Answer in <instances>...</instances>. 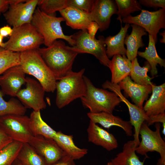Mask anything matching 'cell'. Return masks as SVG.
<instances>
[{
	"label": "cell",
	"instance_id": "1",
	"mask_svg": "<svg viewBox=\"0 0 165 165\" xmlns=\"http://www.w3.org/2000/svg\"><path fill=\"white\" fill-rule=\"evenodd\" d=\"M57 81L72 71L78 50L66 45L61 40H56L50 46L37 49Z\"/></svg>",
	"mask_w": 165,
	"mask_h": 165
},
{
	"label": "cell",
	"instance_id": "2",
	"mask_svg": "<svg viewBox=\"0 0 165 165\" xmlns=\"http://www.w3.org/2000/svg\"><path fill=\"white\" fill-rule=\"evenodd\" d=\"M20 65L26 74L36 79L46 92H54L57 81L38 50L20 53Z\"/></svg>",
	"mask_w": 165,
	"mask_h": 165
},
{
	"label": "cell",
	"instance_id": "3",
	"mask_svg": "<svg viewBox=\"0 0 165 165\" xmlns=\"http://www.w3.org/2000/svg\"><path fill=\"white\" fill-rule=\"evenodd\" d=\"M85 71L84 68L78 72L72 71L57 81L55 103L58 108H62L85 95L86 87L83 75Z\"/></svg>",
	"mask_w": 165,
	"mask_h": 165
},
{
	"label": "cell",
	"instance_id": "4",
	"mask_svg": "<svg viewBox=\"0 0 165 165\" xmlns=\"http://www.w3.org/2000/svg\"><path fill=\"white\" fill-rule=\"evenodd\" d=\"M64 21V19L62 17L48 15L37 7L31 23L43 37L46 46H50L58 39L64 40L73 46L75 42L72 35H66L63 31L61 23Z\"/></svg>",
	"mask_w": 165,
	"mask_h": 165
},
{
	"label": "cell",
	"instance_id": "5",
	"mask_svg": "<svg viewBox=\"0 0 165 165\" xmlns=\"http://www.w3.org/2000/svg\"><path fill=\"white\" fill-rule=\"evenodd\" d=\"M86 87L85 96L80 98L82 105L90 110V112H105L112 114L116 107L121 102L114 92L97 88L91 80L84 76Z\"/></svg>",
	"mask_w": 165,
	"mask_h": 165
},
{
	"label": "cell",
	"instance_id": "6",
	"mask_svg": "<svg viewBox=\"0 0 165 165\" xmlns=\"http://www.w3.org/2000/svg\"><path fill=\"white\" fill-rule=\"evenodd\" d=\"M9 39L3 43L2 48L15 52L21 53L37 50L44 43L43 37L31 23L13 28Z\"/></svg>",
	"mask_w": 165,
	"mask_h": 165
},
{
	"label": "cell",
	"instance_id": "7",
	"mask_svg": "<svg viewBox=\"0 0 165 165\" xmlns=\"http://www.w3.org/2000/svg\"><path fill=\"white\" fill-rule=\"evenodd\" d=\"M155 127L156 130L153 131L146 123H142L139 133L141 140L136 148V152L147 158L148 152H157L160 156L157 165H165V142L161 135L160 123H156Z\"/></svg>",
	"mask_w": 165,
	"mask_h": 165
},
{
	"label": "cell",
	"instance_id": "8",
	"mask_svg": "<svg viewBox=\"0 0 165 165\" xmlns=\"http://www.w3.org/2000/svg\"><path fill=\"white\" fill-rule=\"evenodd\" d=\"M75 42L74 47L79 53H87L94 56L104 65L109 68L111 60L106 53L105 38L99 36L98 39L91 37L87 30H82L72 35Z\"/></svg>",
	"mask_w": 165,
	"mask_h": 165
},
{
	"label": "cell",
	"instance_id": "9",
	"mask_svg": "<svg viewBox=\"0 0 165 165\" xmlns=\"http://www.w3.org/2000/svg\"><path fill=\"white\" fill-rule=\"evenodd\" d=\"M0 126L13 141L29 143L34 136L29 117L25 115L10 114L1 117Z\"/></svg>",
	"mask_w": 165,
	"mask_h": 165
},
{
	"label": "cell",
	"instance_id": "10",
	"mask_svg": "<svg viewBox=\"0 0 165 165\" xmlns=\"http://www.w3.org/2000/svg\"><path fill=\"white\" fill-rule=\"evenodd\" d=\"M140 14L135 16L131 15L123 18L122 22L134 24L144 28L151 35L156 44L157 34L162 28H165V9L154 11L142 9Z\"/></svg>",
	"mask_w": 165,
	"mask_h": 165
},
{
	"label": "cell",
	"instance_id": "11",
	"mask_svg": "<svg viewBox=\"0 0 165 165\" xmlns=\"http://www.w3.org/2000/svg\"><path fill=\"white\" fill-rule=\"evenodd\" d=\"M26 88L20 89L16 97L26 108L34 111L45 109L46 105L44 97L45 91L41 84L36 80L29 77L26 78Z\"/></svg>",
	"mask_w": 165,
	"mask_h": 165
},
{
	"label": "cell",
	"instance_id": "12",
	"mask_svg": "<svg viewBox=\"0 0 165 165\" xmlns=\"http://www.w3.org/2000/svg\"><path fill=\"white\" fill-rule=\"evenodd\" d=\"M38 0H27L10 4L8 11L3 14L7 22L13 27L31 23Z\"/></svg>",
	"mask_w": 165,
	"mask_h": 165
},
{
	"label": "cell",
	"instance_id": "13",
	"mask_svg": "<svg viewBox=\"0 0 165 165\" xmlns=\"http://www.w3.org/2000/svg\"><path fill=\"white\" fill-rule=\"evenodd\" d=\"M28 143L51 165L66 155L53 139L36 135Z\"/></svg>",
	"mask_w": 165,
	"mask_h": 165
},
{
	"label": "cell",
	"instance_id": "14",
	"mask_svg": "<svg viewBox=\"0 0 165 165\" xmlns=\"http://www.w3.org/2000/svg\"><path fill=\"white\" fill-rule=\"evenodd\" d=\"M25 75L20 64L8 69L0 75L2 91L4 94L16 97L22 86L25 84Z\"/></svg>",
	"mask_w": 165,
	"mask_h": 165
},
{
	"label": "cell",
	"instance_id": "15",
	"mask_svg": "<svg viewBox=\"0 0 165 165\" xmlns=\"http://www.w3.org/2000/svg\"><path fill=\"white\" fill-rule=\"evenodd\" d=\"M117 11L114 0H95L90 13L93 21L98 24L100 31H103L109 28L112 16Z\"/></svg>",
	"mask_w": 165,
	"mask_h": 165
},
{
	"label": "cell",
	"instance_id": "16",
	"mask_svg": "<svg viewBox=\"0 0 165 165\" xmlns=\"http://www.w3.org/2000/svg\"><path fill=\"white\" fill-rule=\"evenodd\" d=\"M88 141L110 151L116 148L118 144L114 135L90 120L87 129Z\"/></svg>",
	"mask_w": 165,
	"mask_h": 165
},
{
	"label": "cell",
	"instance_id": "17",
	"mask_svg": "<svg viewBox=\"0 0 165 165\" xmlns=\"http://www.w3.org/2000/svg\"><path fill=\"white\" fill-rule=\"evenodd\" d=\"M121 90H123L130 98L136 105L143 109L144 101L152 91L151 85H142L133 81L128 76L118 84Z\"/></svg>",
	"mask_w": 165,
	"mask_h": 165
},
{
	"label": "cell",
	"instance_id": "18",
	"mask_svg": "<svg viewBox=\"0 0 165 165\" xmlns=\"http://www.w3.org/2000/svg\"><path fill=\"white\" fill-rule=\"evenodd\" d=\"M66 24L75 29L87 30L93 21L90 13H87L77 8L68 6L59 11Z\"/></svg>",
	"mask_w": 165,
	"mask_h": 165
},
{
	"label": "cell",
	"instance_id": "19",
	"mask_svg": "<svg viewBox=\"0 0 165 165\" xmlns=\"http://www.w3.org/2000/svg\"><path fill=\"white\" fill-rule=\"evenodd\" d=\"M87 116L93 123L101 125L105 128L109 129L113 126L121 128L128 136L133 135V127L129 121L123 120L120 117L112 114L105 112L96 113L88 112Z\"/></svg>",
	"mask_w": 165,
	"mask_h": 165
},
{
	"label": "cell",
	"instance_id": "20",
	"mask_svg": "<svg viewBox=\"0 0 165 165\" xmlns=\"http://www.w3.org/2000/svg\"><path fill=\"white\" fill-rule=\"evenodd\" d=\"M151 85L152 94L143 108L148 117L165 113V83L159 86Z\"/></svg>",
	"mask_w": 165,
	"mask_h": 165
},
{
	"label": "cell",
	"instance_id": "21",
	"mask_svg": "<svg viewBox=\"0 0 165 165\" xmlns=\"http://www.w3.org/2000/svg\"><path fill=\"white\" fill-rule=\"evenodd\" d=\"M132 30L131 34L127 35L124 39V44L127 46L126 57L131 61L136 58L138 49L145 46L142 37L146 35L147 33L141 27L134 24H131Z\"/></svg>",
	"mask_w": 165,
	"mask_h": 165
},
{
	"label": "cell",
	"instance_id": "22",
	"mask_svg": "<svg viewBox=\"0 0 165 165\" xmlns=\"http://www.w3.org/2000/svg\"><path fill=\"white\" fill-rule=\"evenodd\" d=\"M111 60L109 68L111 72L112 83L118 84L129 76L131 68V61L125 55H114Z\"/></svg>",
	"mask_w": 165,
	"mask_h": 165
},
{
	"label": "cell",
	"instance_id": "23",
	"mask_svg": "<svg viewBox=\"0 0 165 165\" xmlns=\"http://www.w3.org/2000/svg\"><path fill=\"white\" fill-rule=\"evenodd\" d=\"M53 139L66 155L74 160L80 159L88 153L87 149L80 148L75 145L72 135L65 134L61 131H57Z\"/></svg>",
	"mask_w": 165,
	"mask_h": 165
},
{
	"label": "cell",
	"instance_id": "24",
	"mask_svg": "<svg viewBox=\"0 0 165 165\" xmlns=\"http://www.w3.org/2000/svg\"><path fill=\"white\" fill-rule=\"evenodd\" d=\"M130 26L129 24H126L124 27L121 26L119 31L117 34L109 35L105 38V43L107 46L106 53L109 59L117 54L126 55V49L124 46V42Z\"/></svg>",
	"mask_w": 165,
	"mask_h": 165
},
{
	"label": "cell",
	"instance_id": "25",
	"mask_svg": "<svg viewBox=\"0 0 165 165\" xmlns=\"http://www.w3.org/2000/svg\"><path fill=\"white\" fill-rule=\"evenodd\" d=\"M137 147L133 140L125 143L122 152L111 160L115 165H144L145 161H141L136 154Z\"/></svg>",
	"mask_w": 165,
	"mask_h": 165
},
{
	"label": "cell",
	"instance_id": "26",
	"mask_svg": "<svg viewBox=\"0 0 165 165\" xmlns=\"http://www.w3.org/2000/svg\"><path fill=\"white\" fill-rule=\"evenodd\" d=\"M123 102L127 106L130 115L129 121L131 126L134 127V140L137 146L140 143L139 133L142 123L145 122L147 123L149 120V117L145 114L142 109L130 102L127 99H125Z\"/></svg>",
	"mask_w": 165,
	"mask_h": 165
},
{
	"label": "cell",
	"instance_id": "27",
	"mask_svg": "<svg viewBox=\"0 0 165 165\" xmlns=\"http://www.w3.org/2000/svg\"><path fill=\"white\" fill-rule=\"evenodd\" d=\"M156 43L152 37L149 35V42L148 47L144 52L138 51L137 54L145 59L150 67V72L152 76L158 73L157 66L159 64L161 67H165V59L161 58L158 54Z\"/></svg>",
	"mask_w": 165,
	"mask_h": 165
},
{
	"label": "cell",
	"instance_id": "28",
	"mask_svg": "<svg viewBox=\"0 0 165 165\" xmlns=\"http://www.w3.org/2000/svg\"><path fill=\"white\" fill-rule=\"evenodd\" d=\"M29 117L34 136L40 135L47 138L53 139L57 131L43 120L41 117L40 111H33Z\"/></svg>",
	"mask_w": 165,
	"mask_h": 165
},
{
	"label": "cell",
	"instance_id": "29",
	"mask_svg": "<svg viewBox=\"0 0 165 165\" xmlns=\"http://www.w3.org/2000/svg\"><path fill=\"white\" fill-rule=\"evenodd\" d=\"M17 158L23 165H51L28 143H23Z\"/></svg>",
	"mask_w": 165,
	"mask_h": 165
},
{
	"label": "cell",
	"instance_id": "30",
	"mask_svg": "<svg viewBox=\"0 0 165 165\" xmlns=\"http://www.w3.org/2000/svg\"><path fill=\"white\" fill-rule=\"evenodd\" d=\"M150 69V66L147 62L145 63L143 67H141L136 57L131 61V68L129 75L134 82L138 84L151 85L153 84L151 80L153 77H151L147 74Z\"/></svg>",
	"mask_w": 165,
	"mask_h": 165
},
{
	"label": "cell",
	"instance_id": "31",
	"mask_svg": "<svg viewBox=\"0 0 165 165\" xmlns=\"http://www.w3.org/2000/svg\"><path fill=\"white\" fill-rule=\"evenodd\" d=\"M3 94L0 90V117L10 114L25 115L27 108L19 100L13 97L6 101L3 98Z\"/></svg>",
	"mask_w": 165,
	"mask_h": 165
},
{
	"label": "cell",
	"instance_id": "32",
	"mask_svg": "<svg viewBox=\"0 0 165 165\" xmlns=\"http://www.w3.org/2000/svg\"><path fill=\"white\" fill-rule=\"evenodd\" d=\"M23 143L13 141L0 150V165H12L17 158Z\"/></svg>",
	"mask_w": 165,
	"mask_h": 165
},
{
	"label": "cell",
	"instance_id": "33",
	"mask_svg": "<svg viewBox=\"0 0 165 165\" xmlns=\"http://www.w3.org/2000/svg\"><path fill=\"white\" fill-rule=\"evenodd\" d=\"M117 7V20L122 24V19L130 15V14L142 10V7L136 0H115Z\"/></svg>",
	"mask_w": 165,
	"mask_h": 165
},
{
	"label": "cell",
	"instance_id": "34",
	"mask_svg": "<svg viewBox=\"0 0 165 165\" xmlns=\"http://www.w3.org/2000/svg\"><path fill=\"white\" fill-rule=\"evenodd\" d=\"M20 53L15 52L0 47V75L10 68L20 64Z\"/></svg>",
	"mask_w": 165,
	"mask_h": 165
},
{
	"label": "cell",
	"instance_id": "35",
	"mask_svg": "<svg viewBox=\"0 0 165 165\" xmlns=\"http://www.w3.org/2000/svg\"><path fill=\"white\" fill-rule=\"evenodd\" d=\"M68 0H38L37 6L45 13L55 15L56 12H59L68 6Z\"/></svg>",
	"mask_w": 165,
	"mask_h": 165
},
{
	"label": "cell",
	"instance_id": "36",
	"mask_svg": "<svg viewBox=\"0 0 165 165\" xmlns=\"http://www.w3.org/2000/svg\"><path fill=\"white\" fill-rule=\"evenodd\" d=\"M95 0H68V6L77 8L87 13H90Z\"/></svg>",
	"mask_w": 165,
	"mask_h": 165
},
{
	"label": "cell",
	"instance_id": "37",
	"mask_svg": "<svg viewBox=\"0 0 165 165\" xmlns=\"http://www.w3.org/2000/svg\"><path fill=\"white\" fill-rule=\"evenodd\" d=\"M138 2L141 5L146 7L165 9V0H139Z\"/></svg>",
	"mask_w": 165,
	"mask_h": 165
},
{
	"label": "cell",
	"instance_id": "38",
	"mask_svg": "<svg viewBox=\"0 0 165 165\" xmlns=\"http://www.w3.org/2000/svg\"><path fill=\"white\" fill-rule=\"evenodd\" d=\"M149 120L146 123L148 126L151 125L155 123H162L163 130L162 133L163 135H165V113L149 117Z\"/></svg>",
	"mask_w": 165,
	"mask_h": 165
},
{
	"label": "cell",
	"instance_id": "39",
	"mask_svg": "<svg viewBox=\"0 0 165 165\" xmlns=\"http://www.w3.org/2000/svg\"><path fill=\"white\" fill-rule=\"evenodd\" d=\"M12 141L0 126V150Z\"/></svg>",
	"mask_w": 165,
	"mask_h": 165
},
{
	"label": "cell",
	"instance_id": "40",
	"mask_svg": "<svg viewBox=\"0 0 165 165\" xmlns=\"http://www.w3.org/2000/svg\"><path fill=\"white\" fill-rule=\"evenodd\" d=\"M74 161L68 156L65 155L51 165H76Z\"/></svg>",
	"mask_w": 165,
	"mask_h": 165
},
{
	"label": "cell",
	"instance_id": "41",
	"mask_svg": "<svg viewBox=\"0 0 165 165\" xmlns=\"http://www.w3.org/2000/svg\"><path fill=\"white\" fill-rule=\"evenodd\" d=\"M20 2V0H0V15L1 13L6 12L10 4L18 3Z\"/></svg>",
	"mask_w": 165,
	"mask_h": 165
},
{
	"label": "cell",
	"instance_id": "42",
	"mask_svg": "<svg viewBox=\"0 0 165 165\" xmlns=\"http://www.w3.org/2000/svg\"><path fill=\"white\" fill-rule=\"evenodd\" d=\"M99 28L98 24L95 21H92L89 25L87 30L91 37L95 38L96 34Z\"/></svg>",
	"mask_w": 165,
	"mask_h": 165
},
{
	"label": "cell",
	"instance_id": "43",
	"mask_svg": "<svg viewBox=\"0 0 165 165\" xmlns=\"http://www.w3.org/2000/svg\"><path fill=\"white\" fill-rule=\"evenodd\" d=\"M13 31V29L9 25H6L0 28V35L2 37L10 36Z\"/></svg>",
	"mask_w": 165,
	"mask_h": 165
},
{
	"label": "cell",
	"instance_id": "44",
	"mask_svg": "<svg viewBox=\"0 0 165 165\" xmlns=\"http://www.w3.org/2000/svg\"><path fill=\"white\" fill-rule=\"evenodd\" d=\"M159 34L162 37V38L160 39V42L162 43H165V31H164L163 32L160 33Z\"/></svg>",
	"mask_w": 165,
	"mask_h": 165
},
{
	"label": "cell",
	"instance_id": "45",
	"mask_svg": "<svg viewBox=\"0 0 165 165\" xmlns=\"http://www.w3.org/2000/svg\"><path fill=\"white\" fill-rule=\"evenodd\" d=\"M12 165H23L21 162L16 158L13 163Z\"/></svg>",
	"mask_w": 165,
	"mask_h": 165
},
{
	"label": "cell",
	"instance_id": "46",
	"mask_svg": "<svg viewBox=\"0 0 165 165\" xmlns=\"http://www.w3.org/2000/svg\"><path fill=\"white\" fill-rule=\"evenodd\" d=\"M3 37L0 35V47H2L3 44L2 42Z\"/></svg>",
	"mask_w": 165,
	"mask_h": 165
},
{
	"label": "cell",
	"instance_id": "47",
	"mask_svg": "<svg viewBox=\"0 0 165 165\" xmlns=\"http://www.w3.org/2000/svg\"><path fill=\"white\" fill-rule=\"evenodd\" d=\"M106 165H115L111 161L108 162Z\"/></svg>",
	"mask_w": 165,
	"mask_h": 165
}]
</instances>
